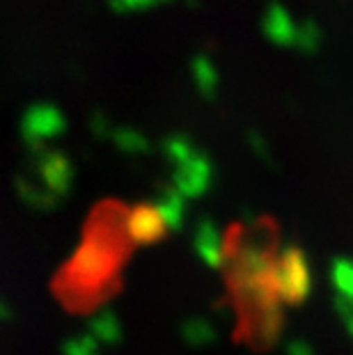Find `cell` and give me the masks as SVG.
<instances>
[{"label":"cell","instance_id":"obj_19","mask_svg":"<svg viewBox=\"0 0 353 355\" xmlns=\"http://www.w3.org/2000/svg\"><path fill=\"white\" fill-rule=\"evenodd\" d=\"M165 3H170V0H108V7L115 14H140Z\"/></svg>","mask_w":353,"mask_h":355},{"label":"cell","instance_id":"obj_24","mask_svg":"<svg viewBox=\"0 0 353 355\" xmlns=\"http://www.w3.org/2000/svg\"><path fill=\"white\" fill-rule=\"evenodd\" d=\"M12 319V307L7 305V300L0 298V321H10Z\"/></svg>","mask_w":353,"mask_h":355},{"label":"cell","instance_id":"obj_25","mask_svg":"<svg viewBox=\"0 0 353 355\" xmlns=\"http://www.w3.org/2000/svg\"><path fill=\"white\" fill-rule=\"evenodd\" d=\"M347 321V332L351 335V339H353V316H349V319H344Z\"/></svg>","mask_w":353,"mask_h":355},{"label":"cell","instance_id":"obj_18","mask_svg":"<svg viewBox=\"0 0 353 355\" xmlns=\"http://www.w3.org/2000/svg\"><path fill=\"white\" fill-rule=\"evenodd\" d=\"M321 46V30L319 26L314 24L312 19H305L303 24L298 26V37H296V46L298 51H303V53H317Z\"/></svg>","mask_w":353,"mask_h":355},{"label":"cell","instance_id":"obj_3","mask_svg":"<svg viewBox=\"0 0 353 355\" xmlns=\"http://www.w3.org/2000/svg\"><path fill=\"white\" fill-rule=\"evenodd\" d=\"M64 131H67V115L55 103L49 101H37L33 105H28L19 122L21 140L26 142L30 152L46 147L51 140L60 138Z\"/></svg>","mask_w":353,"mask_h":355},{"label":"cell","instance_id":"obj_12","mask_svg":"<svg viewBox=\"0 0 353 355\" xmlns=\"http://www.w3.org/2000/svg\"><path fill=\"white\" fill-rule=\"evenodd\" d=\"M17 193L28 207H33L37 211H51V209H55L58 202H60V198H55V195L51 193L42 181L40 184H35V181H30L26 177L17 179Z\"/></svg>","mask_w":353,"mask_h":355},{"label":"cell","instance_id":"obj_20","mask_svg":"<svg viewBox=\"0 0 353 355\" xmlns=\"http://www.w3.org/2000/svg\"><path fill=\"white\" fill-rule=\"evenodd\" d=\"M96 351H99V339L92 335L76 337L64 344V355H96Z\"/></svg>","mask_w":353,"mask_h":355},{"label":"cell","instance_id":"obj_21","mask_svg":"<svg viewBox=\"0 0 353 355\" xmlns=\"http://www.w3.org/2000/svg\"><path fill=\"white\" fill-rule=\"evenodd\" d=\"M112 128H115V126L110 124L106 112H101V110L92 112V117H89V131H92V135L96 140H110Z\"/></svg>","mask_w":353,"mask_h":355},{"label":"cell","instance_id":"obj_2","mask_svg":"<svg viewBox=\"0 0 353 355\" xmlns=\"http://www.w3.org/2000/svg\"><path fill=\"white\" fill-rule=\"evenodd\" d=\"M273 286L282 303L300 305L312 293V270L298 245H284L273 261Z\"/></svg>","mask_w":353,"mask_h":355},{"label":"cell","instance_id":"obj_4","mask_svg":"<svg viewBox=\"0 0 353 355\" xmlns=\"http://www.w3.org/2000/svg\"><path fill=\"white\" fill-rule=\"evenodd\" d=\"M33 156H35V172L42 184L55 198L60 200L67 198L74 186V177H76L71 158L64 152H60V149H49V147L35 149Z\"/></svg>","mask_w":353,"mask_h":355},{"label":"cell","instance_id":"obj_23","mask_svg":"<svg viewBox=\"0 0 353 355\" xmlns=\"http://www.w3.org/2000/svg\"><path fill=\"white\" fill-rule=\"evenodd\" d=\"M248 142H250V147L255 149V154H257V156H261V158L268 156L266 154V142H264V138H261V135L250 131V133H248Z\"/></svg>","mask_w":353,"mask_h":355},{"label":"cell","instance_id":"obj_1","mask_svg":"<svg viewBox=\"0 0 353 355\" xmlns=\"http://www.w3.org/2000/svg\"><path fill=\"white\" fill-rule=\"evenodd\" d=\"M271 254L257 241H246L230 261V282L239 303L250 309L261 344L271 346L282 332V300L273 286Z\"/></svg>","mask_w":353,"mask_h":355},{"label":"cell","instance_id":"obj_15","mask_svg":"<svg viewBox=\"0 0 353 355\" xmlns=\"http://www.w3.org/2000/svg\"><path fill=\"white\" fill-rule=\"evenodd\" d=\"M161 152L172 165H182V163L189 161V158H193L195 154H198L200 149L195 147V142L189 138V135L172 133V135H168V138L163 140Z\"/></svg>","mask_w":353,"mask_h":355},{"label":"cell","instance_id":"obj_11","mask_svg":"<svg viewBox=\"0 0 353 355\" xmlns=\"http://www.w3.org/2000/svg\"><path fill=\"white\" fill-rule=\"evenodd\" d=\"M186 200L189 198L179 193L175 186L165 188L161 193V198L156 200V209H159V214L163 218V223L168 225V230L172 232L182 230L184 218H186Z\"/></svg>","mask_w":353,"mask_h":355},{"label":"cell","instance_id":"obj_17","mask_svg":"<svg viewBox=\"0 0 353 355\" xmlns=\"http://www.w3.org/2000/svg\"><path fill=\"white\" fill-rule=\"evenodd\" d=\"M182 337L189 346H209L216 342L218 332L207 319H189L182 326Z\"/></svg>","mask_w":353,"mask_h":355},{"label":"cell","instance_id":"obj_14","mask_svg":"<svg viewBox=\"0 0 353 355\" xmlns=\"http://www.w3.org/2000/svg\"><path fill=\"white\" fill-rule=\"evenodd\" d=\"M89 335L103 344H119L122 342V323H119V319L110 309H103V312L94 314L92 321H89Z\"/></svg>","mask_w":353,"mask_h":355},{"label":"cell","instance_id":"obj_22","mask_svg":"<svg viewBox=\"0 0 353 355\" xmlns=\"http://www.w3.org/2000/svg\"><path fill=\"white\" fill-rule=\"evenodd\" d=\"M287 355H314V349L303 339H291L287 344Z\"/></svg>","mask_w":353,"mask_h":355},{"label":"cell","instance_id":"obj_9","mask_svg":"<svg viewBox=\"0 0 353 355\" xmlns=\"http://www.w3.org/2000/svg\"><path fill=\"white\" fill-rule=\"evenodd\" d=\"M261 30H264L266 40H271L275 46H296L298 26L282 3H271L266 7L264 19H261Z\"/></svg>","mask_w":353,"mask_h":355},{"label":"cell","instance_id":"obj_8","mask_svg":"<svg viewBox=\"0 0 353 355\" xmlns=\"http://www.w3.org/2000/svg\"><path fill=\"white\" fill-rule=\"evenodd\" d=\"M193 245L198 257L209 268H223L225 261H227L223 232L218 230V225L214 220H209V218H202V220L195 225Z\"/></svg>","mask_w":353,"mask_h":355},{"label":"cell","instance_id":"obj_5","mask_svg":"<svg viewBox=\"0 0 353 355\" xmlns=\"http://www.w3.org/2000/svg\"><path fill=\"white\" fill-rule=\"evenodd\" d=\"M112 250L99 236H87L71 257V273L83 282H96L110 270Z\"/></svg>","mask_w":353,"mask_h":355},{"label":"cell","instance_id":"obj_7","mask_svg":"<svg viewBox=\"0 0 353 355\" xmlns=\"http://www.w3.org/2000/svg\"><path fill=\"white\" fill-rule=\"evenodd\" d=\"M124 230H126V236H129L131 243L152 245L165 236L168 225L163 223L156 204L142 202L129 211V216H126V220H124Z\"/></svg>","mask_w":353,"mask_h":355},{"label":"cell","instance_id":"obj_16","mask_svg":"<svg viewBox=\"0 0 353 355\" xmlns=\"http://www.w3.org/2000/svg\"><path fill=\"white\" fill-rule=\"evenodd\" d=\"M330 284L337 291V298L353 305V259H335L330 266Z\"/></svg>","mask_w":353,"mask_h":355},{"label":"cell","instance_id":"obj_6","mask_svg":"<svg viewBox=\"0 0 353 355\" xmlns=\"http://www.w3.org/2000/svg\"><path fill=\"white\" fill-rule=\"evenodd\" d=\"M212 184H214V163L202 149L186 163L175 165L172 186L189 200L202 198L212 188Z\"/></svg>","mask_w":353,"mask_h":355},{"label":"cell","instance_id":"obj_13","mask_svg":"<svg viewBox=\"0 0 353 355\" xmlns=\"http://www.w3.org/2000/svg\"><path fill=\"white\" fill-rule=\"evenodd\" d=\"M110 140H112V145L119 149V152L129 154V156L149 154V149H152V140H149L142 131H138V128H133V126L112 128Z\"/></svg>","mask_w":353,"mask_h":355},{"label":"cell","instance_id":"obj_10","mask_svg":"<svg viewBox=\"0 0 353 355\" xmlns=\"http://www.w3.org/2000/svg\"><path fill=\"white\" fill-rule=\"evenodd\" d=\"M191 76L198 92L205 96V99L214 101L218 94V85H221V76H218V69L214 64V60L207 55V53H198L191 60Z\"/></svg>","mask_w":353,"mask_h":355}]
</instances>
